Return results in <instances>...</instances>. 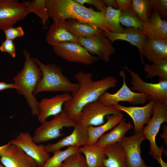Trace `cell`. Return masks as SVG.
Instances as JSON below:
<instances>
[{
    "mask_svg": "<svg viewBox=\"0 0 167 167\" xmlns=\"http://www.w3.org/2000/svg\"><path fill=\"white\" fill-rule=\"evenodd\" d=\"M90 72L80 71L75 75L79 84L78 89L71 93V98L65 102L63 110L73 121H79L84 107L88 104L98 100L108 90L116 86L117 80L115 77L108 76L93 80Z\"/></svg>",
    "mask_w": 167,
    "mask_h": 167,
    "instance_id": "6da1fadb",
    "label": "cell"
},
{
    "mask_svg": "<svg viewBox=\"0 0 167 167\" xmlns=\"http://www.w3.org/2000/svg\"><path fill=\"white\" fill-rule=\"evenodd\" d=\"M46 5L49 17L53 19H75L101 28L104 32H111L104 13L85 7L75 0H46Z\"/></svg>",
    "mask_w": 167,
    "mask_h": 167,
    "instance_id": "7a4b0ae2",
    "label": "cell"
},
{
    "mask_svg": "<svg viewBox=\"0 0 167 167\" xmlns=\"http://www.w3.org/2000/svg\"><path fill=\"white\" fill-rule=\"evenodd\" d=\"M25 58L24 65L13 78L14 83L18 87V93L23 95L31 109L33 116L39 115L38 102L33 92L41 80L42 74L37 63L28 52L23 50Z\"/></svg>",
    "mask_w": 167,
    "mask_h": 167,
    "instance_id": "3957f363",
    "label": "cell"
},
{
    "mask_svg": "<svg viewBox=\"0 0 167 167\" xmlns=\"http://www.w3.org/2000/svg\"><path fill=\"white\" fill-rule=\"evenodd\" d=\"M33 58L42 74L41 78L33 92L34 96L42 92L71 93L78 89L79 84L72 82L64 75L59 66L53 63L45 64L38 58Z\"/></svg>",
    "mask_w": 167,
    "mask_h": 167,
    "instance_id": "277c9868",
    "label": "cell"
},
{
    "mask_svg": "<svg viewBox=\"0 0 167 167\" xmlns=\"http://www.w3.org/2000/svg\"><path fill=\"white\" fill-rule=\"evenodd\" d=\"M152 116L142 132L145 139L150 143L149 153L156 160L161 156L164 152L163 145L158 147L156 138L162 124L167 122V104L156 101L153 108Z\"/></svg>",
    "mask_w": 167,
    "mask_h": 167,
    "instance_id": "5b68a950",
    "label": "cell"
},
{
    "mask_svg": "<svg viewBox=\"0 0 167 167\" xmlns=\"http://www.w3.org/2000/svg\"><path fill=\"white\" fill-rule=\"evenodd\" d=\"M76 123L63 110L49 121H45L36 130L33 139L36 144L46 142L62 136L61 131L65 127H74Z\"/></svg>",
    "mask_w": 167,
    "mask_h": 167,
    "instance_id": "8992f818",
    "label": "cell"
},
{
    "mask_svg": "<svg viewBox=\"0 0 167 167\" xmlns=\"http://www.w3.org/2000/svg\"><path fill=\"white\" fill-rule=\"evenodd\" d=\"M124 68L129 72L131 77L130 84L132 86L130 88L131 90L144 94L149 100L167 104V80L156 83H147L126 66Z\"/></svg>",
    "mask_w": 167,
    "mask_h": 167,
    "instance_id": "52a82bcc",
    "label": "cell"
},
{
    "mask_svg": "<svg viewBox=\"0 0 167 167\" xmlns=\"http://www.w3.org/2000/svg\"><path fill=\"white\" fill-rule=\"evenodd\" d=\"M120 75L123 79V84L121 88L115 93L112 94L105 92L98 100L105 105H113L118 104L120 101H126L134 105L144 104L149 100L144 94L135 92L131 90L126 83V75L125 71L121 69Z\"/></svg>",
    "mask_w": 167,
    "mask_h": 167,
    "instance_id": "ba28073f",
    "label": "cell"
},
{
    "mask_svg": "<svg viewBox=\"0 0 167 167\" xmlns=\"http://www.w3.org/2000/svg\"><path fill=\"white\" fill-rule=\"evenodd\" d=\"M122 114L115 105H105L97 100L84 107L78 122L87 127L96 126L104 124L105 118L108 115Z\"/></svg>",
    "mask_w": 167,
    "mask_h": 167,
    "instance_id": "9c48e42d",
    "label": "cell"
},
{
    "mask_svg": "<svg viewBox=\"0 0 167 167\" xmlns=\"http://www.w3.org/2000/svg\"><path fill=\"white\" fill-rule=\"evenodd\" d=\"M52 47L54 52L57 56L69 62L90 65L99 59L77 43L66 41Z\"/></svg>",
    "mask_w": 167,
    "mask_h": 167,
    "instance_id": "30bf717a",
    "label": "cell"
},
{
    "mask_svg": "<svg viewBox=\"0 0 167 167\" xmlns=\"http://www.w3.org/2000/svg\"><path fill=\"white\" fill-rule=\"evenodd\" d=\"M30 13L23 2L17 0H0V30L3 31L13 26Z\"/></svg>",
    "mask_w": 167,
    "mask_h": 167,
    "instance_id": "8fae6325",
    "label": "cell"
},
{
    "mask_svg": "<svg viewBox=\"0 0 167 167\" xmlns=\"http://www.w3.org/2000/svg\"><path fill=\"white\" fill-rule=\"evenodd\" d=\"M9 142L21 148L35 161L37 167H42L50 157L49 153L45 150V145L37 144L28 131H21Z\"/></svg>",
    "mask_w": 167,
    "mask_h": 167,
    "instance_id": "7c38bea8",
    "label": "cell"
},
{
    "mask_svg": "<svg viewBox=\"0 0 167 167\" xmlns=\"http://www.w3.org/2000/svg\"><path fill=\"white\" fill-rule=\"evenodd\" d=\"M78 44L88 52L96 54L99 59L106 62L116 51L112 42L103 32L94 37L79 38Z\"/></svg>",
    "mask_w": 167,
    "mask_h": 167,
    "instance_id": "4fadbf2b",
    "label": "cell"
},
{
    "mask_svg": "<svg viewBox=\"0 0 167 167\" xmlns=\"http://www.w3.org/2000/svg\"><path fill=\"white\" fill-rule=\"evenodd\" d=\"M145 139L142 131L130 136H124L120 141L126 156L127 167H151L147 165L141 155V145Z\"/></svg>",
    "mask_w": 167,
    "mask_h": 167,
    "instance_id": "5bb4252c",
    "label": "cell"
},
{
    "mask_svg": "<svg viewBox=\"0 0 167 167\" xmlns=\"http://www.w3.org/2000/svg\"><path fill=\"white\" fill-rule=\"evenodd\" d=\"M74 128L73 131L70 135L56 143L45 146V151L49 153H54L66 147L75 146L80 147L87 145L88 135L87 127L78 122Z\"/></svg>",
    "mask_w": 167,
    "mask_h": 167,
    "instance_id": "9a60e30c",
    "label": "cell"
},
{
    "mask_svg": "<svg viewBox=\"0 0 167 167\" xmlns=\"http://www.w3.org/2000/svg\"><path fill=\"white\" fill-rule=\"evenodd\" d=\"M156 101L150 100L144 106H126L119 104L115 105L117 108L121 111H123L129 115L132 119L135 133L142 131L144 126L147 124L152 114L153 108Z\"/></svg>",
    "mask_w": 167,
    "mask_h": 167,
    "instance_id": "2e32d148",
    "label": "cell"
},
{
    "mask_svg": "<svg viewBox=\"0 0 167 167\" xmlns=\"http://www.w3.org/2000/svg\"><path fill=\"white\" fill-rule=\"evenodd\" d=\"M71 98V95L69 93H63L50 98L41 99L38 102V121L42 123L49 117L59 114L63 110L64 103Z\"/></svg>",
    "mask_w": 167,
    "mask_h": 167,
    "instance_id": "e0dca14e",
    "label": "cell"
},
{
    "mask_svg": "<svg viewBox=\"0 0 167 167\" xmlns=\"http://www.w3.org/2000/svg\"><path fill=\"white\" fill-rule=\"evenodd\" d=\"M4 167H36L35 161L19 146L10 143L0 157Z\"/></svg>",
    "mask_w": 167,
    "mask_h": 167,
    "instance_id": "ac0fdd59",
    "label": "cell"
},
{
    "mask_svg": "<svg viewBox=\"0 0 167 167\" xmlns=\"http://www.w3.org/2000/svg\"><path fill=\"white\" fill-rule=\"evenodd\" d=\"M103 34L112 43L117 40H124L136 46L139 50L141 63H144L141 50L143 44L147 37L142 30L133 28L126 27L124 28L122 33L103 32Z\"/></svg>",
    "mask_w": 167,
    "mask_h": 167,
    "instance_id": "d6986e66",
    "label": "cell"
},
{
    "mask_svg": "<svg viewBox=\"0 0 167 167\" xmlns=\"http://www.w3.org/2000/svg\"><path fill=\"white\" fill-rule=\"evenodd\" d=\"M45 40L49 45L52 46L66 41L78 43V38L67 30L66 21L56 19H53L46 33Z\"/></svg>",
    "mask_w": 167,
    "mask_h": 167,
    "instance_id": "ffe728a7",
    "label": "cell"
},
{
    "mask_svg": "<svg viewBox=\"0 0 167 167\" xmlns=\"http://www.w3.org/2000/svg\"><path fill=\"white\" fill-rule=\"evenodd\" d=\"M141 53L149 62L167 60V40L146 38L142 45Z\"/></svg>",
    "mask_w": 167,
    "mask_h": 167,
    "instance_id": "44dd1931",
    "label": "cell"
},
{
    "mask_svg": "<svg viewBox=\"0 0 167 167\" xmlns=\"http://www.w3.org/2000/svg\"><path fill=\"white\" fill-rule=\"evenodd\" d=\"M142 30L147 38L167 40V21L154 10L144 23Z\"/></svg>",
    "mask_w": 167,
    "mask_h": 167,
    "instance_id": "7402d4cb",
    "label": "cell"
},
{
    "mask_svg": "<svg viewBox=\"0 0 167 167\" xmlns=\"http://www.w3.org/2000/svg\"><path fill=\"white\" fill-rule=\"evenodd\" d=\"M105 153L103 165L105 167H127L126 153L119 142L105 146Z\"/></svg>",
    "mask_w": 167,
    "mask_h": 167,
    "instance_id": "603a6c76",
    "label": "cell"
},
{
    "mask_svg": "<svg viewBox=\"0 0 167 167\" xmlns=\"http://www.w3.org/2000/svg\"><path fill=\"white\" fill-rule=\"evenodd\" d=\"M122 114H113L106 116V122L96 126H89L87 127L88 140V145L96 143L98 139L107 131L110 130L116 126L123 118Z\"/></svg>",
    "mask_w": 167,
    "mask_h": 167,
    "instance_id": "cb8c5ba5",
    "label": "cell"
},
{
    "mask_svg": "<svg viewBox=\"0 0 167 167\" xmlns=\"http://www.w3.org/2000/svg\"><path fill=\"white\" fill-rule=\"evenodd\" d=\"M66 25L67 30L78 38L94 37L104 32L101 28L75 19L66 20Z\"/></svg>",
    "mask_w": 167,
    "mask_h": 167,
    "instance_id": "d4e9b609",
    "label": "cell"
},
{
    "mask_svg": "<svg viewBox=\"0 0 167 167\" xmlns=\"http://www.w3.org/2000/svg\"><path fill=\"white\" fill-rule=\"evenodd\" d=\"M133 127L130 122H127L124 118L110 132L102 135L96 143L103 146L119 142L126 133Z\"/></svg>",
    "mask_w": 167,
    "mask_h": 167,
    "instance_id": "484cf974",
    "label": "cell"
},
{
    "mask_svg": "<svg viewBox=\"0 0 167 167\" xmlns=\"http://www.w3.org/2000/svg\"><path fill=\"white\" fill-rule=\"evenodd\" d=\"M81 153H83L88 167H99L103 165L106 156L105 146L96 143L86 145L80 147Z\"/></svg>",
    "mask_w": 167,
    "mask_h": 167,
    "instance_id": "4316f807",
    "label": "cell"
},
{
    "mask_svg": "<svg viewBox=\"0 0 167 167\" xmlns=\"http://www.w3.org/2000/svg\"><path fill=\"white\" fill-rule=\"evenodd\" d=\"M143 70L147 73V79H152L157 76L159 77V81L167 80V60L160 59L151 64H146Z\"/></svg>",
    "mask_w": 167,
    "mask_h": 167,
    "instance_id": "83f0119b",
    "label": "cell"
},
{
    "mask_svg": "<svg viewBox=\"0 0 167 167\" xmlns=\"http://www.w3.org/2000/svg\"><path fill=\"white\" fill-rule=\"evenodd\" d=\"M80 147L71 146L64 150H59L53 153L42 167H60L63 162L71 156L77 153H81Z\"/></svg>",
    "mask_w": 167,
    "mask_h": 167,
    "instance_id": "f1b7e54d",
    "label": "cell"
},
{
    "mask_svg": "<svg viewBox=\"0 0 167 167\" xmlns=\"http://www.w3.org/2000/svg\"><path fill=\"white\" fill-rule=\"evenodd\" d=\"M46 0H26L22 2L30 13H34L40 18L44 25L49 21V18L46 7Z\"/></svg>",
    "mask_w": 167,
    "mask_h": 167,
    "instance_id": "f546056e",
    "label": "cell"
},
{
    "mask_svg": "<svg viewBox=\"0 0 167 167\" xmlns=\"http://www.w3.org/2000/svg\"><path fill=\"white\" fill-rule=\"evenodd\" d=\"M134 10L143 23L147 21L153 10L152 0H132Z\"/></svg>",
    "mask_w": 167,
    "mask_h": 167,
    "instance_id": "4dcf8cb0",
    "label": "cell"
},
{
    "mask_svg": "<svg viewBox=\"0 0 167 167\" xmlns=\"http://www.w3.org/2000/svg\"><path fill=\"white\" fill-rule=\"evenodd\" d=\"M121 24L126 27L142 30L144 23L139 18L133 9L121 11L119 17Z\"/></svg>",
    "mask_w": 167,
    "mask_h": 167,
    "instance_id": "1f68e13d",
    "label": "cell"
},
{
    "mask_svg": "<svg viewBox=\"0 0 167 167\" xmlns=\"http://www.w3.org/2000/svg\"><path fill=\"white\" fill-rule=\"evenodd\" d=\"M121 11L107 6L105 13V19L111 27V32L120 33L123 32L124 28L122 26L119 22Z\"/></svg>",
    "mask_w": 167,
    "mask_h": 167,
    "instance_id": "d6a6232c",
    "label": "cell"
},
{
    "mask_svg": "<svg viewBox=\"0 0 167 167\" xmlns=\"http://www.w3.org/2000/svg\"><path fill=\"white\" fill-rule=\"evenodd\" d=\"M60 167H88L84 157L81 153L73 155L62 163Z\"/></svg>",
    "mask_w": 167,
    "mask_h": 167,
    "instance_id": "836d02e7",
    "label": "cell"
},
{
    "mask_svg": "<svg viewBox=\"0 0 167 167\" xmlns=\"http://www.w3.org/2000/svg\"><path fill=\"white\" fill-rule=\"evenodd\" d=\"M153 10L156 12L162 19L167 17V0H152Z\"/></svg>",
    "mask_w": 167,
    "mask_h": 167,
    "instance_id": "e575fe53",
    "label": "cell"
},
{
    "mask_svg": "<svg viewBox=\"0 0 167 167\" xmlns=\"http://www.w3.org/2000/svg\"><path fill=\"white\" fill-rule=\"evenodd\" d=\"M6 39L13 41L18 37H21L24 35V32L22 28L18 26L16 28L11 27L4 30Z\"/></svg>",
    "mask_w": 167,
    "mask_h": 167,
    "instance_id": "d590c367",
    "label": "cell"
},
{
    "mask_svg": "<svg viewBox=\"0 0 167 167\" xmlns=\"http://www.w3.org/2000/svg\"><path fill=\"white\" fill-rule=\"evenodd\" d=\"M15 45L13 41L6 39L0 46V50L2 52H6L12 58H15L16 54Z\"/></svg>",
    "mask_w": 167,
    "mask_h": 167,
    "instance_id": "8d00e7d4",
    "label": "cell"
},
{
    "mask_svg": "<svg viewBox=\"0 0 167 167\" xmlns=\"http://www.w3.org/2000/svg\"><path fill=\"white\" fill-rule=\"evenodd\" d=\"M77 2L83 5L85 4L92 5L96 8L98 11L105 13L107 6L103 0H75Z\"/></svg>",
    "mask_w": 167,
    "mask_h": 167,
    "instance_id": "74e56055",
    "label": "cell"
},
{
    "mask_svg": "<svg viewBox=\"0 0 167 167\" xmlns=\"http://www.w3.org/2000/svg\"><path fill=\"white\" fill-rule=\"evenodd\" d=\"M118 8L120 11H125L133 9L131 0H116Z\"/></svg>",
    "mask_w": 167,
    "mask_h": 167,
    "instance_id": "f35d334b",
    "label": "cell"
},
{
    "mask_svg": "<svg viewBox=\"0 0 167 167\" xmlns=\"http://www.w3.org/2000/svg\"><path fill=\"white\" fill-rule=\"evenodd\" d=\"M8 89H15L17 90L18 87L14 83H7L4 82H0V91Z\"/></svg>",
    "mask_w": 167,
    "mask_h": 167,
    "instance_id": "ab89813d",
    "label": "cell"
},
{
    "mask_svg": "<svg viewBox=\"0 0 167 167\" xmlns=\"http://www.w3.org/2000/svg\"><path fill=\"white\" fill-rule=\"evenodd\" d=\"M107 6L109 7L115 9H118L116 0H103Z\"/></svg>",
    "mask_w": 167,
    "mask_h": 167,
    "instance_id": "60d3db41",
    "label": "cell"
},
{
    "mask_svg": "<svg viewBox=\"0 0 167 167\" xmlns=\"http://www.w3.org/2000/svg\"><path fill=\"white\" fill-rule=\"evenodd\" d=\"M163 133L161 134V137L164 139L165 141V143L166 144L167 146V125L164 124L163 126Z\"/></svg>",
    "mask_w": 167,
    "mask_h": 167,
    "instance_id": "b9f144b4",
    "label": "cell"
},
{
    "mask_svg": "<svg viewBox=\"0 0 167 167\" xmlns=\"http://www.w3.org/2000/svg\"><path fill=\"white\" fill-rule=\"evenodd\" d=\"M10 143L9 142L3 146H0V157L3 152L6 150L7 148L10 144ZM0 167H4L2 164L0 163Z\"/></svg>",
    "mask_w": 167,
    "mask_h": 167,
    "instance_id": "7bdbcfd3",
    "label": "cell"
},
{
    "mask_svg": "<svg viewBox=\"0 0 167 167\" xmlns=\"http://www.w3.org/2000/svg\"><path fill=\"white\" fill-rule=\"evenodd\" d=\"M161 165V167H167V163L164 161L162 159L161 156L156 159Z\"/></svg>",
    "mask_w": 167,
    "mask_h": 167,
    "instance_id": "ee69618b",
    "label": "cell"
},
{
    "mask_svg": "<svg viewBox=\"0 0 167 167\" xmlns=\"http://www.w3.org/2000/svg\"><path fill=\"white\" fill-rule=\"evenodd\" d=\"M99 167H105V166H104L103 165H102Z\"/></svg>",
    "mask_w": 167,
    "mask_h": 167,
    "instance_id": "f6af8a7d",
    "label": "cell"
}]
</instances>
